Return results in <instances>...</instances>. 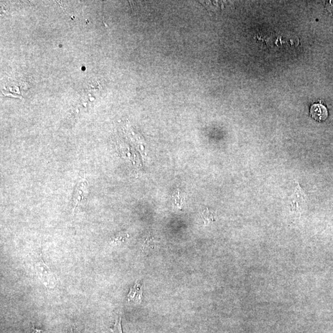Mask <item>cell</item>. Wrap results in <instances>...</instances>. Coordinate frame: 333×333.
<instances>
[{"label":"cell","instance_id":"1","mask_svg":"<svg viewBox=\"0 0 333 333\" xmlns=\"http://www.w3.org/2000/svg\"><path fill=\"white\" fill-rule=\"evenodd\" d=\"M35 267L38 277L42 280L44 285L48 286V287H52V285L55 282L53 275L50 270H49L47 266L43 262V260L40 259V260H38V262H36Z\"/></svg>","mask_w":333,"mask_h":333},{"label":"cell","instance_id":"2","mask_svg":"<svg viewBox=\"0 0 333 333\" xmlns=\"http://www.w3.org/2000/svg\"><path fill=\"white\" fill-rule=\"evenodd\" d=\"M311 115L314 119L323 122L327 120L329 112L327 108L322 104H314L311 108Z\"/></svg>","mask_w":333,"mask_h":333},{"label":"cell","instance_id":"3","mask_svg":"<svg viewBox=\"0 0 333 333\" xmlns=\"http://www.w3.org/2000/svg\"><path fill=\"white\" fill-rule=\"evenodd\" d=\"M88 187H89V185H88L87 180H82L80 181L73 198L75 207H76L77 204L81 202L82 199L87 195Z\"/></svg>","mask_w":333,"mask_h":333},{"label":"cell","instance_id":"4","mask_svg":"<svg viewBox=\"0 0 333 333\" xmlns=\"http://www.w3.org/2000/svg\"><path fill=\"white\" fill-rule=\"evenodd\" d=\"M139 285L137 284L134 286V288L130 290V294H128V300H139L140 299V296H139V292H140V288Z\"/></svg>","mask_w":333,"mask_h":333},{"label":"cell","instance_id":"5","mask_svg":"<svg viewBox=\"0 0 333 333\" xmlns=\"http://www.w3.org/2000/svg\"><path fill=\"white\" fill-rule=\"evenodd\" d=\"M202 217L205 224H208L215 221V214L208 209L203 212Z\"/></svg>","mask_w":333,"mask_h":333},{"label":"cell","instance_id":"6","mask_svg":"<svg viewBox=\"0 0 333 333\" xmlns=\"http://www.w3.org/2000/svg\"><path fill=\"white\" fill-rule=\"evenodd\" d=\"M121 320H122V318L120 317H118L115 320V324L113 325L112 332L115 333H122V327H121Z\"/></svg>","mask_w":333,"mask_h":333},{"label":"cell","instance_id":"7","mask_svg":"<svg viewBox=\"0 0 333 333\" xmlns=\"http://www.w3.org/2000/svg\"><path fill=\"white\" fill-rule=\"evenodd\" d=\"M128 237V234H123V233H120V234H118V235L116 236L114 239L115 241H123V240H125L126 237Z\"/></svg>","mask_w":333,"mask_h":333},{"label":"cell","instance_id":"8","mask_svg":"<svg viewBox=\"0 0 333 333\" xmlns=\"http://www.w3.org/2000/svg\"><path fill=\"white\" fill-rule=\"evenodd\" d=\"M46 333L42 330L35 329V328L32 327V333Z\"/></svg>","mask_w":333,"mask_h":333}]
</instances>
